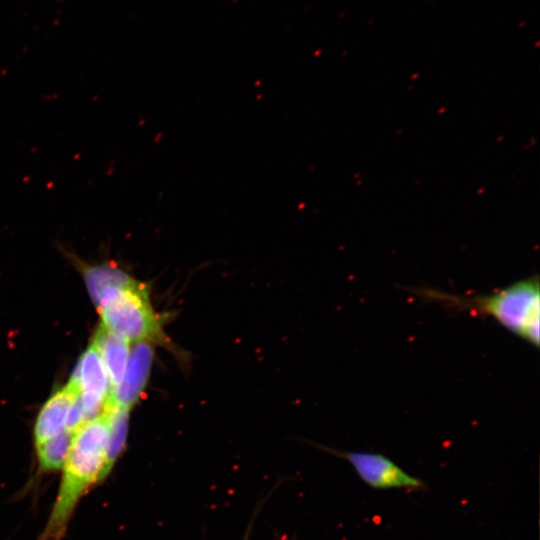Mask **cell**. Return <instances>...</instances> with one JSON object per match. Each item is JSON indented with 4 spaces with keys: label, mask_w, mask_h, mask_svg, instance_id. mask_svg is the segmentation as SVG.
<instances>
[{
    "label": "cell",
    "mask_w": 540,
    "mask_h": 540,
    "mask_svg": "<svg viewBox=\"0 0 540 540\" xmlns=\"http://www.w3.org/2000/svg\"><path fill=\"white\" fill-rule=\"evenodd\" d=\"M79 387L85 421L99 417L111 394L107 371L93 343L81 356L72 376Z\"/></svg>",
    "instance_id": "cell-5"
},
{
    "label": "cell",
    "mask_w": 540,
    "mask_h": 540,
    "mask_svg": "<svg viewBox=\"0 0 540 540\" xmlns=\"http://www.w3.org/2000/svg\"><path fill=\"white\" fill-rule=\"evenodd\" d=\"M108 427L103 414L73 434L55 502L39 540H61L84 494L108 476Z\"/></svg>",
    "instance_id": "cell-2"
},
{
    "label": "cell",
    "mask_w": 540,
    "mask_h": 540,
    "mask_svg": "<svg viewBox=\"0 0 540 540\" xmlns=\"http://www.w3.org/2000/svg\"><path fill=\"white\" fill-rule=\"evenodd\" d=\"M73 435L65 429L53 438L36 445L38 468L41 472L61 470L67 458Z\"/></svg>",
    "instance_id": "cell-10"
},
{
    "label": "cell",
    "mask_w": 540,
    "mask_h": 540,
    "mask_svg": "<svg viewBox=\"0 0 540 540\" xmlns=\"http://www.w3.org/2000/svg\"><path fill=\"white\" fill-rule=\"evenodd\" d=\"M95 305L101 326L129 343L167 345L170 342L152 307L147 286L136 279L107 289Z\"/></svg>",
    "instance_id": "cell-3"
},
{
    "label": "cell",
    "mask_w": 540,
    "mask_h": 540,
    "mask_svg": "<svg viewBox=\"0 0 540 540\" xmlns=\"http://www.w3.org/2000/svg\"><path fill=\"white\" fill-rule=\"evenodd\" d=\"M411 291L445 309L492 318L536 349L539 347L540 283L537 274L486 294L458 295L430 287L412 288Z\"/></svg>",
    "instance_id": "cell-1"
},
{
    "label": "cell",
    "mask_w": 540,
    "mask_h": 540,
    "mask_svg": "<svg viewBox=\"0 0 540 540\" xmlns=\"http://www.w3.org/2000/svg\"><path fill=\"white\" fill-rule=\"evenodd\" d=\"M129 411L123 406L106 402L102 412L108 427L107 462L110 471L126 442Z\"/></svg>",
    "instance_id": "cell-9"
},
{
    "label": "cell",
    "mask_w": 540,
    "mask_h": 540,
    "mask_svg": "<svg viewBox=\"0 0 540 540\" xmlns=\"http://www.w3.org/2000/svg\"><path fill=\"white\" fill-rule=\"evenodd\" d=\"M80 394L75 380L57 390L41 408L34 426L35 446L39 445L64 430L66 417L73 401Z\"/></svg>",
    "instance_id": "cell-7"
},
{
    "label": "cell",
    "mask_w": 540,
    "mask_h": 540,
    "mask_svg": "<svg viewBox=\"0 0 540 540\" xmlns=\"http://www.w3.org/2000/svg\"><path fill=\"white\" fill-rule=\"evenodd\" d=\"M92 343L105 366L112 392L120 384L125 373L131 343L102 326L97 330Z\"/></svg>",
    "instance_id": "cell-8"
},
{
    "label": "cell",
    "mask_w": 540,
    "mask_h": 540,
    "mask_svg": "<svg viewBox=\"0 0 540 540\" xmlns=\"http://www.w3.org/2000/svg\"><path fill=\"white\" fill-rule=\"evenodd\" d=\"M330 452L348 461L359 478L372 488L418 490L426 487L425 482L410 475L383 454L340 450Z\"/></svg>",
    "instance_id": "cell-4"
},
{
    "label": "cell",
    "mask_w": 540,
    "mask_h": 540,
    "mask_svg": "<svg viewBox=\"0 0 540 540\" xmlns=\"http://www.w3.org/2000/svg\"><path fill=\"white\" fill-rule=\"evenodd\" d=\"M154 359L153 344L135 343L130 349L125 373L120 384L112 390L106 402L131 409L143 394Z\"/></svg>",
    "instance_id": "cell-6"
}]
</instances>
